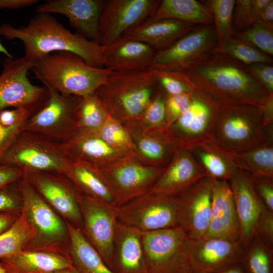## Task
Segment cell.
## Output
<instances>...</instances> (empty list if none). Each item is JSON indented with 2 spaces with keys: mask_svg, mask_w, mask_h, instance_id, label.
<instances>
[{
  "mask_svg": "<svg viewBox=\"0 0 273 273\" xmlns=\"http://www.w3.org/2000/svg\"><path fill=\"white\" fill-rule=\"evenodd\" d=\"M20 212L0 211V235L6 232L12 225Z\"/></svg>",
  "mask_w": 273,
  "mask_h": 273,
  "instance_id": "54",
  "label": "cell"
},
{
  "mask_svg": "<svg viewBox=\"0 0 273 273\" xmlns=\"http://www.w3.org/2000/svg\"><path fill=\"white\" fill-rule=\"evenodd\" d=\"M122 124L131 135L134 157L144 164L164 168L182 148L168 128L144 130L135 122Z\"/></svg>",
  "mask_w": 273,
  "mask_h": 273,
  "instance_id": "20",
  "label": "cell"
},
{
  "mask_svg": "<svg viewBox=\"0 0 273 273\" xmlns=\"http://www.w3.org/2000/svg\"><path fill=\"white\" fill-rule=\"evenodd\" d=\"M44 106L24 123L23 129L63 144L76 132L79 96L62 95L52 89Z\"/></svg>",
  "mask_w": 273,
  "mask_h": 273,
  "instance_id": "10",
  "label": "cell"
},
{
  "mask_svg": "<svg viewBox=\"0 0 273 273\" xmlns=\"http://www.w3.org/2000/svg\"><path fill=\"white\" fill-rule=\"evenodd\" d=\"M186 250L192 270L211 273L240 263L245 250L240 241L202 237L187 239Z\"/></svg>",
  "mask_w": 273,
  "mask_h": 273,
  "instance_id": "19",
  "label": "cell"
},
{
  "mask_svg": "<svg viewBox=\"0 0 273 273\" xmlns=\"http://www.w3.org/2000/svg\"><path fill=\"white\" fill-rule=\"evenodd\" d=\"M149 273H190L186 250L187 237L178 226L151 232L141 231Z\"/></svg>",
  "mask_w": 273,
  "mask_h": 273,
  "instance_id": "9",
  "label": "cell"
},
{
  "mask_svg": "<svg viewBox=\"0 0 273 273\" xmlns=\"http://www.w3.org/2000/svg\"><path fill=\"white\" fill-rule=\"evenodd\" d=\"M203 237L241 241L239 223L228 181L213 179L211 218Z\"/></svg>",
  "mask_w": 273,
  "mask_h": 273,
  "instance_id": "24",
  "label": "cell"
},
{
  "mask_svg": "<svg viewBox=\"0 0 273 273\" xmlns=\"http://www.w3.org/2000/svg\"><path fill=\"white\" fill-rule=\"evenodd\" d=\"M66 223L70 239L69 256L79 273H114L81 230L67 221Z\"/></svg>",
  "mask_w": 273,
  "mask_h": 273,
  "instance_id": "31",
  "label": "cell"
},
{
  "mask_svg": "<svg viewBox=\"0 0 273 273\" xmlns=\"http://www.w3.org/2000/svg\"><path fill=\"white\" fill-rule=\"evenodd\" d=\"M80 210L82 233L111 269L118 207L82 194Z\"/></svg>",
  "mask_w": 273,
  "mask_h": 273,
  "instance_id": "15",
  "label": "cell"
},
{
  "mask_svg": "<svg viewBox=\"0 0 273 273\" xmlns=\"http://www.w3.org/2000/svg\"><path fill=\"white\" fill-rule=\"evenodd\" d=\"M201 2L211 13L218 40L221 47L234 35L233 17L236 0H205Z\"/></svg>",
  "mask_w": 273,
  "mask_h": 273,
  "instance_id": "37",
  "label": "cell"
},
{
  "mask_svg": "<svg viewBox=\"0 0 273 273\" xmlns=\"http://www.w3.org/2000/svg\"><path fill=\"white\" fill-rule=\"evenodd\" d=\"M211 53L227 55L246 66L256 63L272 64L273 63L272 57L233 36Z\"/></svg>",
  "mask_w": 273,
  "mask_h": 273,
  "instance_id": "38",
  "label": "cell"
},
{
  "mask_svg": "<svg viewBox=\"0 0 273 273\" xmlns=\"http://www.w3.org/2000/svg\"><path fill=\"white\" fill-rule=\"evenodd\" d=\"M166 95L158 85L152 97L138 121L135 122L144 130L167 128L165 103Z\"/></svg>",
  "mask_w": 273,
  "mask_h": 273,
  "instance_id": "42",
  "label": "cell"
},
{
  "mask_svg": "<svg viewBox=\"0 0 273 273\" xmlns=\"http://www.w3.org/2000/svg\"><path fill=\"white\" fill-rule=\"evenodd\" d=\"M157 78L158 85L167 96L192 93L194 89L174 71L150 70Z\"/></svg>",
  "mask_w": 273,
  "mask_h": 273,
  "instance_id": "45",
  "label": "cell"
},
{
  "mask_svg": "<svg viewBox=\"0 0 273 273\" xmlns=\"http://www.w3.org/2000/svg\"><path fill=\"white\" fill-rule=\"evenodd\" d=\"M47 273H79V272L73 266L70 268Z\"/></svg>",
  "mask_w": 273,
  "mask_h": 273,
  "instance_id": "57",
  "label": "cell"
},
{
  "mask_svg": "<svg viewBox=\"0 0 273 273\" xmlns=\"http://www.w3.org/2000/svg\"><path fill=\"white\" fill-rule=\"evenodd\" d=\"M270 0L236 1L233 17L234 34L243 32L259 20L263 8Z\"/></svg>",
  "mask_w": 273,
  "mask_h": 273,
  "instance_id": "43",
  "label": "cell"
},
{
  "mask_svg": "<svg viewBox=\"0 0 273 273\" xmlns=\"http://www.w3.org/2000/svg\"><path fill=\"white\" fill-rule=\"evenodd\" d=\"M206 176L190 151L181 148L149 192L180 197L194 183Z\"/></svg>",
  "mask_w": 273,
  "mask_h": 273,
  "instance_id": "23",
  "label": "cell"
},
{
  "mask_svg": "<svg viewBox=\"0 0 273 273\" xmlns=\"http://www.w3.org/2000/svg\"><path fill=\"white\" fill-rule=\"evenodd\" d=\"M165 168L143 164L133 156L117 159L100 168L120 207L149 192Z\"/></svg>",
  "mask_w": 273,
  "mask_h": 273,
  "instance_id": "12",
  "label": "cell"
},
{
  "mask_svg": "<svg viewBox=\"0 0 273 273\" xmlns=\"http://www.w3.org/2000/svg\"><path fill=\"white\" fill-rule=\"evenodd\" d=\"M255 190L265 207L273 212V178L253 179Z\"/></svg>",
  "mask_w": 273,
  "mask_h": 273,
  "instance_id": "50",
  "label": "cell"
},
{
  "mask_svg": "<svg viewBox=\"0 0 273 273\" xmlns=\"http://www.w3.org/2000/svg\"><path fill=\"white\" fill-rule=\"evenodd\" d=\"M217 46L214 25H197L167 48L156 52L148 69L183 71L210 54Z\"/></svg>",
  "mask_w": 273,
  "mask_h": 273,
  "instance_id": "13",
  "label": "cell"
},
{
  "mask_svg": "<svg viewBox=\"0 0 273 273\" xmlns=\"http://www.w3.org/2000/svg\"><path fill=\"white\" fill-rule=\"evenodd\" d=\"M207 176L213 179L229 181L239 169L229 150L213 138L188 149Z\"/></svg>",
  "mask_w": 273,
  "mask_h": 273,
  "instance_id": "30",
  "label": "cell"
},
{
  "mask_svg": "<svg viewBox=\"0 0 273 273\" xmlns=\"http://www.w3.org/2000/svg\"><path fill=\"white\" fill-rule=\"evenodd\" d=\"M64 174L82 194L116 205L110 187L100 169L72 162Z\"/></svg>",
  "mask_w": 273,
  "mask_h": 273,
  "instance_id": "33",
  "label": "cell"
},
{
  "mask_svg": "<svg viewBox=\"0 0 273 273\" xmlns=\"http://www.w3.org/2000/svg\"><path fill=\"white\" fill-rule=\"evenodd\" d=\"M213 138L230 150L243 152L273 139V127L264 125L261 107L222 103Z\"/></svg>",
  "mask_w": 273,
  "mask_h": 273,
  "instance_id": "5",
  "label": "cell"
},
{
  "mask_svg": "<svg viewBox=\"0 0 273 273\" xmlns=\"http://www.w3.org/2000/svg\"><path fill=\"white\" fill-rule=\"evenodd\" d=\"M14 185L0 190V211H21L22 207V196L19 187L16 188L14 187Z\"/></svg>",
  "mask_w": 273,
  "mask_h": 273,
  "instance_id": "49",
  "label": "cell"
},
{
  "mask_svg": "<svg viewBox=\"0 0 273 273\" xmlns=\"http://www.w3.org/2000/svg\"><path fill=\"white\" fill-rule=\"evenodd\" d=\"M272 249L254 237L241 264L246 273H272Z\"/></svg>",
  "mask_w": 273,
  "mask_h": 273,
  "instance_id": "39",
  "label": "cell"
},
{
  "mask_svg": "<svg viewBox=\"0 0 273 273\" xmlns=\"http://www.w3.org/2000/svg\"><path fill=\"white\" fill-rule=\"evenodd\" d=\"M104 48V67L112 71L148 69L156 53L146 43L120 38Z\"/></svg>",
  "mask_w": 273,
  "mask_h": 273,
  "instance_id": "28",
  "label": "cell"
},
{
  "mask_svg": "<svg viewBox=\"0 0 273 273\" xmlns=\"http://www.w3.org/2000/svg\"><path fill=\"white\" fill-rule=\"evenodd\" d=\"M161 1L103 0L99 21L100 44L109 46L128 30L147 20Z\"/></svg>",
  "mask_w": 273,
  "mask_h": 273,
  "instance_id": "16",
  "label": "cell"
},
{
  "mask_svg": "<svg viewBox=\"0 0 273 273\" xmlns=\"http://www.w3.org/2000/svg\"><path fill=\"white\" fill-rule=\"evenodd\" d=\"M158 85L149 69L112 71L94 94L110 116L122 123L135 122Z\"/></svg>",
  "mask_w": 273,
  "mask_h": 273,
  "instance_id": "3",
  "label": "cell"
},
{
  "mask_svg": "<svg viewBox=\"0 0 273 273\" xmlns=\"http://www.w3.org/2000/svg\"><path fill=\"white\" fill-rule=\"evenodd\" d=\"M33 62L25 56L7 58L0 74V112L9 108L26 110L30 116L47 103L49 91L32 84L27 76Z\"/></svg>",
  "mask_w": 273,
  "mask_h": 273,
  "instance_id": "8",
  "label": "cell"
},
{
  "mask_svg": "<svg viewBox=\"0 0 273 273\" xmlns=\"http://www.w3.org/2000/svg\"><path fill=\"white\" fill-rule=\"evenodd\" d=\"M222 103L194 89L192 100L186 110L168 129L187 150L213 138Z\"/></svg>",
  "mask_w": 273,
  "mask_h": 273,
  "instance_id": "14",
  "label": "cell"
},
{
  "mask_svg": "<svg viewBox=\"0 0 273 273\" xmlns=\"http://www.w3.org/2000/svg\"><path fill=\"white\" fill-rule=\"evenodd\" d=\"M24 174V171L19 168L0 164V190L18 183Z\"/></svg>",
  "mask_w": 273,
  "mask_h": 273,
  "instance_id": "51",
  "label": "cell"
},
{
  "mask_svg": "<svg viewBox=\"0 0 273 273\" xmlns=\"http://www.w3.org/2000/svg\"><path fill=\"white\" fill-rule=\"evenodd\" d=\"M190 273H201V272H199L198 271H195L194 270H192L191 271V272Z\"/></svg>",
  "mask_w": 273,
  "mask_h": 273,
  "instance_id": "60",
  "label": "cell"
},
{
  "mask_svg": "<svg viewBox=\"0 0 273 273\" xmlns=\"http://www.w3.org/2000/svg\"><path fill=\"white\" fill-rule=\"evenodd\" d=\"M3 53L5 55L7 58H12L14 56L5 48L0 41V54Z\"/></svg>",
  "mask_w": 273,
  "mask_h": 273,
  "instance_id": "59",
  "label": "cell"
},
{
  "mask_svg": "<svg viewBox=\"0 0 273 273\" xmlns=\"http://www.w3.org/2000/svg\"><path fill=\"white\" fill-rule=\"evenodd\" d=\"M229 153L238 168L253 179L273 178V139L247 151L236 152L229 150Z\"/></svg>",
  "mask_w": 273,
  "mask_h": 273,
  "instance_id": "34",
  "label": "cell"
},
{
  "mask_svg": "<svg viewBox=\"0 0 273 273\" xmlns=\"http://www.w3.org/2000/svg\"><path fill=\"white\" fill-rule=\"evenodd\" d=\"M29 113L19 108L5 109L0 112V158L17 134L23 129Z\"/></svg>",
  "mask_w": 273,
  "mask_h": 273,
  "instance_id": "40",
  "label": "cell"
},
{
  "mask_svg": "<svg viewBox=\"0 0 273 273\" xmlns=\"http://www.w3.org/2000/svg\"><path fill=\"white\" fill-rule=\"evenodd\" d=\"M234 198L240 231V238L245 251L255 236L257 221L265 206L255 190L253 178L238 169L228 181Z\"/></svg>",
  "mask_w": 273,
  "mask_h": 273,
  "instance_id": "21",
  "label": "cell"
},
{
  "mask_svg": "<svg viewBox=\"0 0 273 273\" xmlns=\"http://www.w3.org/2000/svg\"><path fill=\"white\" fill-rule=\"evenodd\" d=\"M262 23L273 27V1H270L263 8L259 20Z\"/></svg>",
  "mask_w": 273,
  "mask_h": 273,
  "instance_id": "55",
  "label": "cell"
},
{
  "mask_svg": "<svg viewBox=\"0 0 273 273\" xmlns=\"http://www.w3.org/2000/svg\"><path fill=\"white\" fill-rule=\"evenodd\" d=\"M61 145L71 162L99 169L120 158L132 156L110 146L93 132L76 133Z\"/></svg>",
  "mask_w": 273,
  "mask_h": 273,
  "instance_id": "25",
  "label": "cell"
},
{
  "mask_svg": "<svg viewBox=\"0 0 273 273\" xmlns=\"http://www.w3.org/2000/svg\"><path fill=\"white\" fill-rule=\"evenodd\" d=\"M213 179L205 176L179 197L177 226L188 239L203 237L208 228L211 215Z\"/></svg>",
  "mask_w": 273,
  "mask_h": 273,
  "instance_id": "18",
  "label": "cell"
},
{
  "mask_svg": "<svg viewBox=\"0 0 273 273\" xmlns=\"http://www.w3.org/2000/svg\"><path fill=\"white\" fill-rule=\"evenodd\" d=\"M193 92L190 93L179 95H166L165 112L168 128L188 108L192 100Z\"/></svg>",
  "mask_w": 273,
  "mask_h": 273,
  "instance_id": "46",
  "label": "cell"
},
{
  "mask_svg": "<svg viewBox=\"0 0 273 273\" xmlns=\"http://www.w3.org/2000/svg\"><path fill=\"white\" fill-rule=\"evenodd\" d=\"M233 36L252 46L269 56H273V27L260 20L246 30Z\"/></svg>",
  "mask_w": 273,
  "mask_h": 273,
  "instance_id": "44",
  "label": "cell"
},
{
  "mask_svg": "<svg viewBox=\"0 0 273 273\" xmlns=\"http://www.w3.org/2000/svg\"><path fill=\"white\" fill-rule=\"evenodd\" d=\"M0 35L7 39L20 40L24 56L33 62L49 54L64 51L77 55L92 66L104 67L105 48L71 32L51 14L37 13L26 25L17 27L2 24Z\"/></svg>",
  "mask_w": 273,
  "mask_h": 273,
  "instance_id": "2",
  "label": "cell"
},
{
  "mask_svg": "<svg viewBox=\"0 0 273 273\" xmlns=\"http://www.w3.org/2000/svg\"><path fill=\"white\" fill-rule=\"evenodd\" d=\"M109 116L94 93L81 97L76 114V133L96 131Z\"/></svg>",
  "mask_w": 273,
  "mask_h": 273,
  "instance_id": "36",
  "label": "cell"
},
{
  "mask_svg": "<svg viewBox=\"0 0 273 273\" xmlns=\"http://www.w3.org/2000/svg\"><path fill=\"white\" fill-rule=\"evenodd\" d=\"M18 187L22 198L21 211L34 234L26 249L60 253L58 251L60 246L70 243L67 223L63 222L24 176L18 182Z\"/></svg>",
  "mask_w": 273,
  "mask_h": 273,
  "instance_id": "7",
  "label": "cell"
},
{
  "mask_svg": "<svg viewBox=\"0 0 273 273\" xmlns=\"http://www.w3.org/2000/svg\"><path fill=\"white\" fill-rule=\"evenodd\" d=\"M171 19L196 25L213 24L212 15L201 2L196 0H162L148 19Z\"/></svg>",
  "mask_w": 273,
  "mask_h": 273,
  "instance_id": "32",
  "label": "cell"
},
{
  "mask_svg": "<svg viewBox=\"0 0 273 273\" xmlns=\"http://www.w3.org/2000/svg\"><path fill=\"white\" fill-rule=\"evenodd\" d=\"M196 89L223 103L262 107L268 94L247 66L223 54L211 53L181 71H174Z\"/></svg>",
  "mask_w": 273,
  "mask_h": 273,
  "instance_id": "1",
  "label": "cell"
},
{
  "mask_svg": "<svg viewBox=\"0 0 273 273\" xmlns=\"http://www.w3.org/2000/svg\"><path fill=\"white\" fill-rule=\"evenodd\" d=\"M24 177L53 209L80 229L82 194L67 176L57 172L29 171Z\"/></svg>",
  "mask_w": 273,
  "mask_h": 273,
  "instance_id": "17",
  "label": "cell"
},
{
  "mask_svg": "<svg viewBox=\"0 0 273 273\" xmlns=\"http://www.w3.org/2000/svg\"><path fill=\"white\" fill-rule=\"evenodd\" d=\"M196 26L171 19H147L128 30L120 38L143 42L157 52L170 46Z\"/></svg>",
  "mask_w": 273,
  "mask_h": 273,
  "instance_id": "27",
  "label": "cell"
},
{
  "mask_svg": "<svg viewBox=\"0 0 273 273\" xmlns=\"http://www.w3.org/2000/svg\"><path fill=\"white\" fill-rule=\"evenodd\" d=\"M92 132L110 146L124 151L134 157V148L131 135L119 120L109 116L99 129Z\"/></svg>",
  "mask_w": 273,
  "mask_h": 273,
  "instance_id": "41",
  "label": "cell"
},
{
  "mask_svg": "<svg viewBox=\"0 0 273 273\" xmlns=\"http://www.w3.org/2000/svg\"><path fill=\"white\" fill-rule=\"evenodd\" d=\"M0 260L13 273H47L73 267L69 256L42 250H23Z\"/></svg>",
  "mask_w": 273,
  "mask_h": 273,
  "instance_id": "29",
  "label": "cell"
},
{
  "mask_svg": "<svg viewBox=\"0 0 273 273\" xmlns=\"http://www.w3.org/2000/svg\"><path fill=\"white\" fill-rule=\"evenodd\" d=\"M211 273H246L241 263L230 265Z\"/></svg>",
  "mask_w": 273,
  "mask_h": 273,
  "instance_id": "56",
  "label": "cell"
},
{
  "mask_svg": "<svg viewBox=\"0 0 273 273\" xmlns=\"http://www.w3.org/2000/svg\"><path fill=\"white\" fill-rule=\"evenodd\" d=\"M252 77L268 94H273L272 64L256 63L247 66Z\"/></svg>",
  "mask_w": 273,
  "mask_h": 273,
  "instance_id": "48",
  "label": "cell"
},
{
  "mask_svg": "<svg viewBox=\"0 0 273 273\" xmlns=\"http://www.w3.org/2000/svg\"><path fill=\"white\" fill-rule=\"evenodd\" d=\"M71 162L60 143L21 130L0 158V164L24 171L65 173Z\"/></svg>",
  "mask_w": 273,
  "mask_h": 273,
  "instance_id": "6",
  "label": "cell"
},
{
  "mask_svg": "<svg viewBox=\"0 0 273 273\" xmlns=\"http://www.w3.org/2000/svg\"><path fill=\"white\" fill-rule=\"evenodd\" d=\"M111 269L114 273H149L140 230L118 222Z\"/></svg>",
  "mask_w": 273,
  "mask_h": 273,
  "instance_id": "26",
  "label": "cell"
},
{
  "mask_svg": "<svg viewBox=\"0 0 273 273\" xmlns=\"http://www.w3.org/2000/svg\"><path fill=\"white\" fill-rule=\"evenodd\" d=\"M30 70L48 89L62 95L79 97L94 94L112 71L92 66L77 55L64 51L34 61Z\"/></svg>",
  "mask_w": 273,
  "mask_h": 273,
  "instance_id": "4",
  "label": "cell"
},
{
  "mask_svg": "<svg viewBox=\"0 0 273 273\" xmlns=\"http://www.w3.org/2000/svg\"><path fill=\"white\" fill-rule=\"evenodd\" d=\"M261 240L271 249L273 247V212L265 207L257 221L255 236Z\"/></svg>",
  "mask_w": 273,
  "mask_h": 273,
  "instance_id": "47",
  "label": "cell"
},
{
  "mask_svg": "<svg viewBox=\"0 0 273 273\" xmlns=\"http://www.w3.org/2000/svg\"><path fill=\"white\" fill-rule=\"evenodd\" d=\"M179 197L149 192L118 207L119 222L141 231L177 226Z\"/></svg>",
  "mask_w": 273,
  "mask_h": 273,
  "instance_id": "11",
  "label": "cell"
},
{
  "mask_svg": "<svg viewBox=\"0 0 273 273\" xmlns=\"http://www.w3.org/2000/svg\"><path fill=\"white\" fill-rule=\"evenodd\" d=\"M37 0H0V10L25 8L37 3Z\"/></svg>",
  "mask_w": 273,
  "mask_h": 273,
  "instance_id": "53",
  "label": "cell"
},
{
  "mask_svg": "<svg viewBox=\"0 0 273 273\" xmlns=\"http://www.w3.org/2000/svg\"><path fill=\"white\" fill-rule=\"evenodd\" d=\"M103 0H51L38 5L36 13L65 16L77 33L100 44L99 21Z\"/></svg>",
  "mask_w": 273,
  "mask_h": 273,
  "instance_id": "22",
  "label": "cell"
},
{
  "mask_svg": "<svg viewBox=\"0 0 273 273\" xmlns=\"http://www.w3.org/2000/svg\"><path fill=\"white\" fill-rule=\"evenodd\" d=\"M0 273H13L8 266L0 260Z\"/></svg>",
  "mask_w": 273,
  "mask_h": 273,
  "instance_id": "58",
  "label": "cell"
},
{
  "mask_svg": "<svg viewBox=\"0 0 273 273\" xmlns=\"http://www.w3.org/2000/svg\"><path fill=\"white\" fill-rule=\"evenodd\" d=\"M262 108L263 120L266 127H273V94H269Z\"/></svg>",
  "mask_w": 273,
  "mask_h": 273,
  "instance_id": "52",
  "label": "cell"
},
{
  "mask_svg": "<svg viewBox=\"0 0 273 273\" xmlns=\"http://www.w3.org/2000/svg\"><path fill=\"white\" fill-rule=\"evenodd\" d=\"M34 235L32 228L21 210L12 225L0 235V259L26 249Z\"/></svg>",
  "mask_w": 273,
  "mask_h": 273,
  "instance_id": "35",
  "label": "cell"
}]
</instances>
